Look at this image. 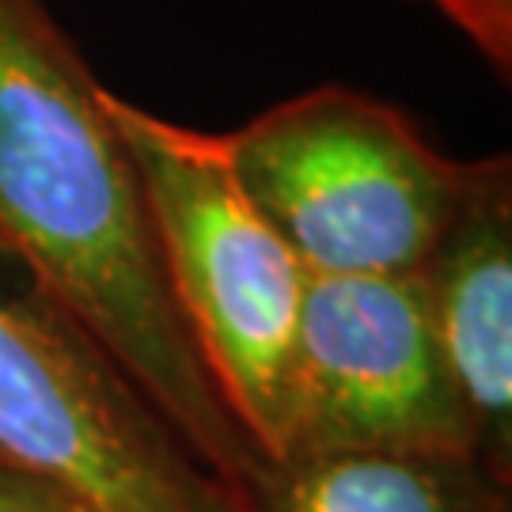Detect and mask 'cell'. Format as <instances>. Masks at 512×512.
Instances as JSON below:
<instances>
[{
  "label": "cell",
  "mask_w": 512,
  "mask_h": 512,
  "mask_svg": "<svg viewBox=\"0 0 512 512\" xmlns=\"http://www.w3.org/2000/svg\"><path fill=\"white\" fill-rule=\"evenodd\" d=\"M0 251L228 486L270 478L171 300L103 84L46 0H0Z\"/></svg>",
  "instance_id": "6da1fadb"
},
{
  "label": "cell",
  "mask_w": 512,
  "mask_h": 512,
  "mask_svg": "<svg viewBox=\"0 0 512 512\" xmlns=\"http://www.w3.org/2000/svg\"><path fill=\"white\" fill-rule=\"evenodd\" d=\"M145 194L171 300L258 456L281 467L296 425V334L308 270L239 183L220 133L103 88Z\"/></svg>",
  "instance_id": "7a4b0ae2"
},
{
  "label": "cell",
  "mask_w": 512,
  "mask_h": 512,
  "mask_svg": "<svg viewBox=\"0 0 512 512\" xmlns=\"http://www.w3.org/2000/svg\"><path fill=\"white\" fill-rule=\"evenodd\" d=\"M239 183L311 277L421 274L475 164L444 156L403 110L323 84L224 133Z\"/></svg>",
  "instance_id": "3957f363"
},
{
  "label": "cell",
  "mask_w": 512,
  "mask_h": 512,
  "mask_svg": "<svg viewBox=\"0 0 512 512\" xmlns=\"http://www.w3.org/2000/svg\"><path fill=\"white\" fill-rule=\"evenodd\" d=\"M0 459L88 512H255L50 308L0 300Z\"/></svg>",
  "instance_id": "277c9868"
},
{
  "label": "cell",
  "mask_w": 512,
  "mask_h": 512,
  "mask_svg": "<svg viewBox=\"0 0 512 512\" xmlns=\"http://www.w3.org/2000/svg\"><path fill=\"white\" fill-rule=\"evenodd\" d=\"M323 456L482 467L475 418L444 361L421 274H308L296 334V425L285 463Z\"/></svg>",
  "instance_id": "5b68a950"
},
{
  "label": "cell",
  "mask_w": 512,
  "mask_h": 512,
  "mask_svg": "<svg viewBox=\"0 0 512 512\" xmlns=\"http://www.w3.org/2000/svg\"><path fill=\"white\" fill-rule=\"evenodd\" d=\"M444 361L475 418L482 467H512V186L509 160H478L467 198L425 262Z\"/></svg>",
  "instance_id": "8992f818"
},
{
  "label": "cell",
  "mask_w": 512,
  "mask_h": 512,
  "mask_svg": "<svg viewBox=\"0 0 512 512\" xmlns=\"http://www.w3.org/2000/svg\"><path fill=\"white\" fill-rule=\"evenodd\" d=\"M255 512H509V486L478 463L403 456L293 459L258 486Z\"/></svg>",
  "instance_id": "52a82bcc"
},
{
  "label": "cell",
  "mask_w": 512,
  "mask_h": 512,
  "mask_svg": "<svg viewBox=\"0 0 512 512\" xmlns=\"http://www.w3.org/2000/svg\"><path fill=\"white\" fill-rule=\"evenodd\" d=\"M501 76L512 65V0H433Z\"/></svg>",
  "instance_id": "ba28073f"
},
{
  "label": "cell",
  "mask_w": 512,
  "mask_h": 512,
  "mask_svg": "<svg viewBox=\"0 0 512 512\" xmlns=\"http://www.w3.org/2000/svg\"><path fill=\"white\" fill-rule=\"evenodd\" d=\"M0 512H88L46 478L0 459Z\"/></svg>",
  "instance_id": "9c48e42d"
}]
</instances>
